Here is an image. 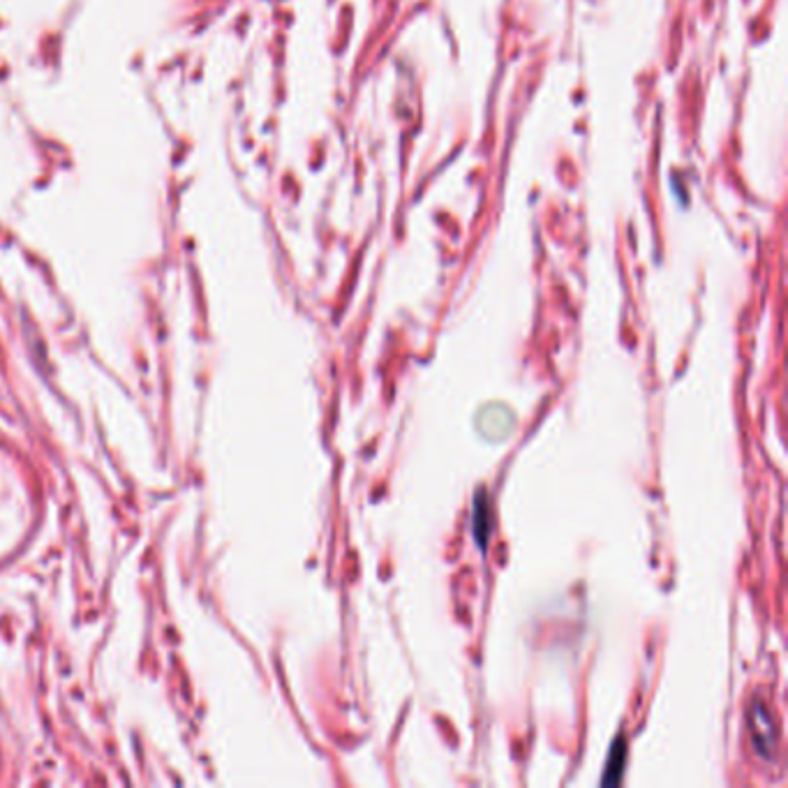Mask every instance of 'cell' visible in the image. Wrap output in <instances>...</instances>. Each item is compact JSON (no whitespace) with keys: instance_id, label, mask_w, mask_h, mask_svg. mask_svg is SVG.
Here are the masks:
<instances>
[{"instance_id":"cell-1","label":"cell","mask_w":788,"mask_h":788,"mask_svg":"<svg viewBox=\"0 0 788 788\" xmlns=\"http://www.w3.org/2000/svg\"><path fill=\"white\" fill-rule=\"evenodd\" d=\"M624 758H627V743H624V737H620V740L613 747V752H610L608 775L603 777V784H618L620 781V773L624 768Z\"/></svg>"},{"instance_id":"cell-2","label":"cell","mask_w":788,"mask_h":788,"mask_svg":"<svg viewBox=\"0 0 788 788\" xmlns=\"http://www.w3.org/2000/svg\"><path fill=\"white\" fill-rule=\"evenodd\" d=\"M483 497V495H481ZM481 497H479V502H476V506H474V516L479 518V523L474 525V529H476V534H479V544L483 546V542H481V532L483 529H486V523H483V518H486V514H483V506H481Z\"/></svg>"}]
</instances>
